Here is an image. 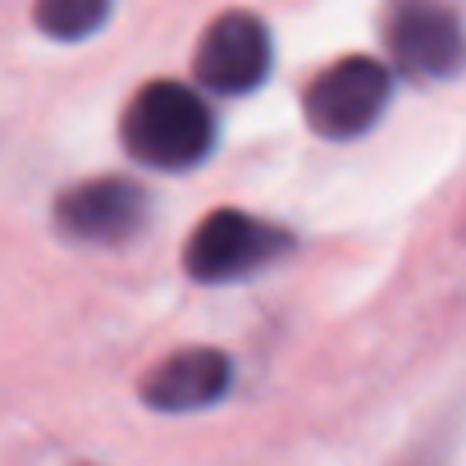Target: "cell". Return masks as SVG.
Listing matches in <instances>:
<instances>
[{"mask_svg":"<svg viewBox=\"0 0 466 466\" xmlns=\"http://www.w3.org/2000/svg\"><path fill=\"white\" fill-rule=\"evenodd\" d=\"M124 147L151 169H192L215 147V115L183 83H147L124 110Z\"/></svg>","mask_w":466,"mask_h":466,"instance_id":"1","label":"cell"},{"mask_svg":"<svg viewBox=\"0 0 466 466\" xmlns=\"http://www.w3.org/2000/svg\"><path fill=\"white\" fill-rule=\"evenodd\" d=\"M289 252V233L275 228L261 215L248 210H210L187 238L183 266L197 284H228V279H243L252 270H266L270 261H279Z\"/></svg>","mask_w":466,"mask_h":466,"instance_id":"2","label":"cell"},{"mask_svg":"<svg viewBox=\"0 0 466 466\" xmlns=\"http://www.w3.org/2000/svg\"><path fill=\"white\" fill-rule=\"evenodd\" d=\"M389 92H393V74L380 60H366V56L334 60L329 69L311 78L302 96L307 124L329 142H352L366 128H375V119L389 106Z\"/></svg>","mask_w":466,"mask_h":466,"instance_id":"3","label":"cell"},{"mask_svg":"<svg viewBox=\"0 0 466 466\" xmlns=\"http://www.w3.org/2000/svg\"><path fill=\"white\" fill-rule=\"evenodd\" d=\"M389 51L411 78H452L466 65V28L443 0H393Z\"/></svg>","mask_w":466,"mask_h":466,"instance_id":"4","label":"cell"},{"mask_svg":"<svg viewBox=\"0 0 466 466\" xmlns=\"http://www.w3.org/2000/svg\"><path fill=\"white\" fill-rule=\"evenodd\" d=\"M270 33L257 15H219L197 42V78L219 96H243L270 74Z\"/></svg>","mask_w":466,"mask_h":466,"instance_id":"5","label":"cell"},{"mask_svg":"<svg viewBox=\"0 0 466 466\" xmlns=\"http://www.w3.org/2000/svg\"><path fill=\"white\" fill-rule=\"evenodd\" d=\"M147 219V197L128 178H87L56 201V224L65 238L87 248H119Z\"/></svg>","mask_w":466,"mask_h":466,"instance_id":"6","label":"cell"},{"mask_svg":"<svg viewBox=\"0 0 466 466\" xmlns=\"http://www.w3.org/2000/svg\"><path fill=\"white\" fill-rule=\"evenodd\" d=\"M233 366L219 348H183L169 352L147 380H142V402L156 411H201L228 393Z\"/></svg>","mask_w":466,"mask_h":466,"instance_id":"7","label":"cell"},{"mask_svg":"<svg viewBox=\"0 0 466 466\" xmlns=\"http://www.w3.org/2000/svg\"><path fill=\"white\" fill-rule=\"evenodd\" d=\"M33 19L56 42H83L110 19V0H37Z\"/></svg>","mask_w":466,"mask_h":466,"instance_id":"8","label":"cell"}]
</instances>
